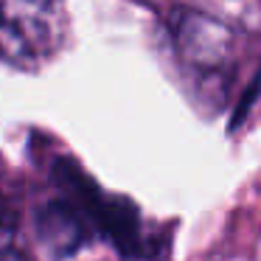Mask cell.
<instances>
[{"label": "cell", "mask_w": 261, "mask_h": 261, "mask_svg": "<svg viewBox=\"0 0 261 261\" xmlns=\"http://www.w3.org/2000/svg\"><path fill=\"white\" fill-rule=\"evenodd\" d=\"M51 182L62 197H68L90 222L93 233L113 244L124 258L158 261L169 253V236L149 233L141 208L129 197L107 194L73 158H57L51 163Z\"/></svg>", "instance_id": "cell-1"}, {"label": "cell", "mask_w": 261, "mask_h": 261, "mask_svg": "<svg viewBox=\"0 0 261 261\" xmlns=\"http://www.w3.org/2000/svg\"><path fill=\"white\" fill-rule=\"evenodd\" d=\"M62 37V0H6L3 48L9 65H37L57 51Z\"/></svg>", "instance_id": "cell-2"}, {"label": "cell", "mask_w": 261, "mask_h": 261, "mask_svg": "<svg viewBox=\"0 0 261 261\" xmlns=\"http://www.w3.org/2000/svg\"><path fill=\"white\" fill-rule=\"evenodd\" d=\"M34 233L40 247L45 250L51 258L65 261L76 255L82 247L93 242V227L85 219L79 208L70 202L68 197L57 194V197L45 199L34 214Z\"/></svg>", "instance_id": "cell-3"}, {"label": "cell", "mask_w": 261, "mask_h": 261, "mask_svg": "<svg viewBox=\"0 0 261 261\" xmlns=\"http://www.w3.org/2000/svg\"><path fill=\"white\" fill-rule=\"evenodd\" d=\"M261 96V68H258V73H255V79L250 82V87L244 90V96L239 98V104H236V110H233V118H230V132H236L239 126H242V121L250 115V110H253V104H255V98Z\"/></svg>", "instance_id": "cell-4"}, {"label": "cell", "mask_w": 261, "mask_h": 261, "mask_svg": "<svg viewBox=\"0 0 261 261\" xmlns=\"http://www.w3.org/2000/svg\"><path fill=\"white\" fill-rule=\"evenodd\" d=\"M3 261H25V258H23L20 253H14V250H12V244L6 242V253H3Z\"/></svg>", "instance_id": "cell-5"}, {"label": "cell", "mask_w": 261, "mask_h": 261, "mask_svg": "<svg viewBox=\"0 0 261 261\" xmlns=\"http://www.w3.org/2000/svg\"><path fill=\"white\" fill-rule=\"evenodd\" d=\"M138 3H152V0H138Z\"/></svg>", "instance_id": "cell-6"}]
</instances>
